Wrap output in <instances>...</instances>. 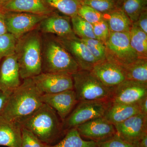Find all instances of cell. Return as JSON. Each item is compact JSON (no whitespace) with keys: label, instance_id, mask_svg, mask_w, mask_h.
<instances>
[{"label":"cell","instance_id":"6da1fadb","mask_svg":"<svg viewBox=\"0 0 147 147\" xmlns=\"http://www.w3.org/2000/svg\"><path fill=\"white\" fill-rule=\"evenodd\" d=\"M42 94L32 78L24 79L10 94L0 116L18 123L28 117L43 104Z\"/></svg>","mask_w":147,"mask_h":147},{"label":"cell","instance_id":"ffe728a7","mask_svg":"<svg viewBox=\"0 0 147 147\" xmlns=\"http://www.w3.org/2000/svg\"><path fill=\"white\" fill-rule=\"evenodd\" d=\"M140 113L137 103L127 104L112 102L103 118L115 125Z\"/></svg>","mask_w":147,"mask_h":147},{"label":"cell","instance_id":"7402d4cb","mask_svg":"<svg viewBox=\"0 0 147 147\" xmlns=\"http://www.w3.org/2000/svg\"><path fill=\"white\" fill-rule=\"evenodd\" d=\"M121 67L126 80L147 83V59L138 58L131 63Z\"/></svg>","mask_w":147,"mask_h":147},{"label":"cell","instance_id":"74e56055","mask_svg":"<svg viewBox=\"0 0 147 147\" xmlns=\"http://www.w3.org/2000/svg\"><path fill=\"white\" fill-rule=\"evenodd\" d=\"M137 103L140 109V113L147 117V96L142 98Z\"/></svg>","mask_w":147,"mask_h":147},{"label":"cell","instance_id":"4dcf8cb0","mask_svg":"<svg viewBox=\"0 0 147 147\" xmlns=\"http://www.w3.org/2000/svg\"><path fill=\"white\" fill-rule=\"evenodd\" d=\"M77 15L94 25L103 20V15L90 6L82 4L78 10Z\"/></svg>","mask_w":147,"mask_h":147},{"label":"cell","instance_id":"4316f807","mask_svg":"<svg viewBox=\"0 0 147 147\" xmlns=\"http://www.w3.org/2000/svg\"><path fill=\"white\" fill-rule=\"evenodd\" d=\"M70 18L72 30L76 36L80 38H96L92 24L78 15Z\"/></svg>","mask_w":147,"mask_h":147},{"label":"cell","instance_id":"ab89813d","mask_svg":"<svg viewBox=\"0 0 147 147\" xmlns=\"http://www.w3.org/2000/svg\"><path fill=\"white\" fill-rule=\"evenodd\" d=\"M6 1H7V0H0V4L3 3L5 2Z\"/></svg>","mask_w":147,"mask_h":147},{"label":"cell","instance_id":"f546056e","mask_svg":"<svg viewBox=\"0 0 147 147\" xmlns=\"http://www.w3.org/2000/svg\"><path fill=\"white\" fill-rule=\"evenodd\" d=\"M17 40L9 33L0 35V61L3 58L14 54Z\"/></svg>","mask_w":147,"mask_h":147},{"label":"cell","instance_id":"d6a6232c","mask_svg":"<svg viewBox=\"0 0 147 147\" xmlns=\"http://www.w3.org/2000/svg\"><path fill=\"white\" fill-rule=\"evenodd\" d=\"M97 143L98 147H137L134 144L125 141L117 134L108 139Z\"/></svg>","mask_w":147,"mask_h":147},{"label":"cell","instance_id":"f1b7e54d","mask_svg":"<svg viewBox=\"0 0 147 147\" xmlns=\"http://www.w3.org/2000/svg\"><path fill=\"white\" fill-rule=\"evenodd\" d=\"M97 63L106 59V48L104 43L96 38H81Z\"/></svg>","mask_w":147,"mask_h":147},{"label":"cell","instance_id":"3957f363","mask_svg":"<svg viewBox=\"0 0 147 147\" xmlns=\"http://www.w3.org/2000/svg\"><path fill=\"white\" fill-rule=\"evenodd\" d=\"M60 120L53 108L43 103L32 114L17 123L32 131L44 144L51 145L64 130Z\"/></svg>","mask_w":147,"mask_h":147},{"label":"cell","instance_id":"836d02e7","mask_svg":"<svg viewBox=\"0 0 147 147\" xmlns=\"http://www.w3.org/2000/svg\"><path fill=\"white\" fill-rule=\"evenodd\" d=\"M95 36L105 44L110 36V31L106 21L103 19L93 25Z\"/></svg>","mask_w":147,"mask_h":147},{"label":"cell","instance_id":"cb8c5ba5","mask_svg":"<svg viewBox=\"0 0 147 147\" xmlns=\"http://www.w3.org/2000/svg\"><path fill=\"white\" fill-rule=\"evenodd\" d=\"M47 147H98L97 143L94 141L83 140L76 127L67 130L65 137L58 144L47 145Z\"/></svg>","mask_w":147,"mask_h":147},{"label":"cell","instance_id":"9a60e30c","mask_svg":"<svg viewBox=\"0 0 147 147\" xmlns=\"http://www.w3.org/2000/svg\"><path fill=\"white\" fill-rule=\"evenodd\" d=\"M76 128L81 136L96 142L108 139L117 134L114 125L103 117L91 120Z\"/></svg>","mask_w":147,"mask_h":147},{"label":"cell","instance_id":"83f0119b","mask_svg":"<svg viewBox=\"0 0 147 147\" xmlns=\"http://www.w3.org/2000/svg\"><path fill=\"white\" fill-rule=\"evenodd\" d=\"M83 4L105 14L121 9L122 0H83Z\"/></svg>","mask_w":147,"mask_h":147},{"label":"cell","instance_id":"e0dca14e","mask_svg":"<svg viewBox=\"0 0 147 147\" xmlns=\"http://www.w3.org/2000/svg\"><path fill=\"white\" fill-rule=\"evenodd\" d=\"M4 12H23L48 16L55 12L45 0H7L0 4Z\"/></svg>","mask_w":147,"mask_h":147},{"label":"cell","instance_id":"e575fe53","mask_svg":"<svg viewBox=\"0 0 147 147\" xmlns=\"http://www.w3.org/2000/svg\"><path fill=\"white\" fill-rule=\"evenodd\" d=\"M134 23L139 28L147 34V9L141 13L137 21Z\"/></svg>","mask_w":147,"mask_h":147},{"label":"cell","instance_id":"44dd1931","mask_svg":"<svg viewBox=\"0 0 147 147\" xmlns=\"http://www.w3.org/2000/svg\"><path fill=\"white\" fill-rule=\"evenodd\" d=\"M110 32L129 33L132 22L121 9L103 14Z\"/></svg>","mask_w":147,"mask_h":147},{"label":"cell","instance_id":"9c48e42d","mask_svg":"<svg viewBox=\"0 0 147 147\" xmlns=\"http://www.w3.org/2000/svg\"><path fill=\"white\" fill-rule=\"evenodd\" d=\"M32 79L42 94H52L74 89L71 74L42 72Z\"/></svg>","mask_w":147,"mask_h":147},{"label":"cell","instance_id":"8fae6325","mask_svg":"<svg viewBox=\"0 0 147 147\" xmlns=\"http://www.w3.org/2000/svg\"><path fill=\"white\" fill-rule=\"evenodd\" d=\"M147 96V83L125 80L114 88L110 100L112 103H137Z\"/></svg>","mask_w":147,"mask_h":147},{"label":"cell","instance_id":"d4e9b609","mask_svg":"<svg viewBox=\"0 0 147 147\" xmlns=\"http://www.w3.org/2000/svg\"><path fill=\"white\" fill-rule=\"evenodd\" d=\"M47 5L63 15L71 17L77 15L83 0H45Z\"/></svg>","mask_w":147,"mask_h":147},{"label":"cell","instance_id":"4fadbf2b","mask_svg":"<svg viewBox=\"0 0 147 147\" xmlns=\"http://www.w3.org/2000/svg\"><path fill=\"white\" fill-rule=\"evenodd\" d=\"M42 103L47 104L56 111L63 122L78 103L74 90L41 96Z\"/></svg>","mask_w":147,"mask_h":147},{"label":"cell","instance_id":"7c38bea8","mask_svg":"<svg viewBox=\"0 0 147 147\" xmlns=\"http://www.w3.org/2000/svg\"><path fill=\"white\" fill-rule=\"evenodd\" d=\"M114 126L119 137L134 144L147 134V117L140 113Z\"/></svg>","mask_w":147,"mask_h":147},{"label":"cell","instance_id":"5bb4252c","mask_svg":"<svg viewBox=\"0 0 147 147\" xmlns=\"http://www.w3.org/2000/svg\"><path fill=\"white\" fill-rule=\"evenodd\" d=\"M19 66L15 54L0 61V90L11 94L21 85Z\"/></svg>","mask_w":147,"mask_h":147},{"label":"cell","instance_id":"8d00e7d4","mask_svg":"<svg viewBox=\"0 0 147 147\" xmlns=\"http://www.w3.org/2000/svg\"><path fill=\"white\" fill-rule=\"evenodd\" d=\"M11 94L4 92L0 90V113L1 112Z\"/></svg>","mask_w":147,"mask_h":147},{"label":"cell","instance_id":"484cf974","mask_svg":"<svg viewBox=\"0 0 147 147\" xmlns=\"http://www.w3.org/2000/svg\"><path fill=\"white\" fill-rule=\"evenodd\" d=\"M147 0H122L121 9L132 23L136 22L141 13L147 9Z\"/></svg>","mask_w":147,"mask_h":147},{"label":"cell","instance_id":"7a4b0ae2","mask_svg":"<svg viewBox=\"0 0 147 147\" xmlns=\"http://www.w3.org/2000/svg\"><path fill=\"white\" fill-rule=\"evenodd\" d=\"M42 33L37 27L17 39L14 54L21 79L42 73Z\"/></svg>","mask_w":147,"mask_h":147},{"label":"cell","instance_id":"5b68a950","mask_svg":"<svg viewBox=\"0 0 147 147\" xmlns=\"http://www.w3.org/2000/svg\"><path fill=\"white\" fill-rule=\"evenodd\" d=\"M78 101L110 100L113 89L108 88L90 71L80 70L71 74Z\"/></svg>","mask_w":147,"mask_h":147},{"label":"cell","instance_id":"ba28073f","mask_svg":"<svg viewBox=\"0 0 147 147\" xmlns=\"http://www.w3.org/2000/svg\"><path fill=\"white\" fill-rule=\"evenodd\" d=\"M55 36L74 59L80 70L91 71L97 62L80 38L75 34L64 37Z\"/></svg>","mask_w":147,"mask_h":147},{"label":"cell","instance_id":"f35d334b","mask_svg":"<svg viewBox=\"0 0 147 147\" xmlns=\"http://www.w3.org/2000/svg\"><path fill=\"white\" fill-rule=\"evenodd\" d=\"M134 144L137 147H147V134L144 135Z\"/></svg>","mask_w":147,"mask_h":147},{"label":"cell","instance_id":"d6986e66","mask_svg":"<svg viewBox=\"0 0 147 147\" xmlns=\"http://www.w3.org/2000/svg\"><path fill=\"white\" fill-rule=\"evenodd\" d=\"M21 126L0 116V146L21 147Z\"/></svg>","mask_w":147,"mask_h":147},{"label":"cell","instance_id":"52a82bcc","mask_svg":"<svg viewBox=\"0 0 147 147\" xmlns=\"http://www.w3.org/2000/svg\"><path fill=\"white\" fill-rule=\"evenodd\" d=\"M104 44L106 59L121 67L127 65L139 58L130 44L129 33L110 32Z\"/></svg>","mask_w":147,"mask_h":147},{"label":"cell","instance_id":"d590c367","mask_svg":"<svg viewBox=\"0 0 147 147\" xmlns=\"http://www.w3.org/2000/svg\"><path fill=\"white\" fill-rule=\"evenodd\" d=\"M7 32L5 21V13L0 9V35Z\"/></svg>","mask_w":147,"mask_h":147},{"label":"cell","instance_id":"277c9868","mask_svg":"<svg viewBox=\"0 0 147 147\" xmlns=\"http://www.w3.org/2000/svg\"><path fill=\"white\" fill-rule=\"evenodd\" d=\"M42 72L71 74L80 70L55 35L42 34Z\"/></svg>","mask_w":147,"mask_h":147},{"label":"cell","instance_id":"30bf717a","mask_svg":"<svg viewBox=\"0 0 147 147\" xmlns=\"http://www.w3.org/2000/svg\"><path fill=\"white\" fill-rule=\"evenodd\" d=\"M7 32L17 39L36 28L47 16L23 12H5Z\"/></svg>","mask_w":147,"mask_h":147},{"label":"cell","instance_id":"1f68e13d","mask_svg":"<svg viewBox=\"0 0 147 147\" xmlns=\"http://www.w3.org/2000/svg\"><path fill=\"white\" fill-rule=\"evenodd\" d=\"M21 147H47L44 144L32 131L21 127Z\"/></svg>","mask_w":147,"mask_h":147},{"label":"cell","instance_id":"8992f818","mask_svg":"<svg viewBox=\"0 0 147 147\" xmlns=\"http://www.w3.org/2000/svg\"><path fill=\"white\" fill-rule=\"evenodd\" d=\"M110 100L79 101L63 122L64 130H68L86 122L103 117L111 105Z\"/></svg>","mask_w":147,"mask_h":147},{"label":"cell","instance_id":"ac0fdd59","mask_svg":"<svg viewBox=\"0 0 147 147\" xmlns=\"http://www.w3.org/2000/svg\"><path fill=\"white\" fill-rule=\"evenodd\" d=\"M42 34L64 37L74 34L72 30L71 18L61 15L55 11L43 19L37 26Z\"/></svg>","mask_w":147,"mask_h":147},{"label":"cell","instance_id":"603a6c76","mask_svg":"<svg viewBox=\"0 0 147 147\" xmlns=\"http://www.w3.org/2000/svg\"><path fill=\"white\" fill-rule=\"evenodd\" d=\"M130 44L139 58L147 59V34L133 23L129 32Z\"/></svg>","mask_w":147,"mask_h":147},{"label":"cell","instance_id":"2e32d148","mask_svg":"<svg viewBox=\"0 0 147 147\" xmlns=\"http://www.w3.org/2000/svg\"><path fill=\"white\" fill-rule=\"evenodd\" d=\"M91 71L102 84L110 88H115L126 80L121 67L106 59L97 63Z\"/></svg>","mask_w":147,"mask_h":147}]
</instances>
